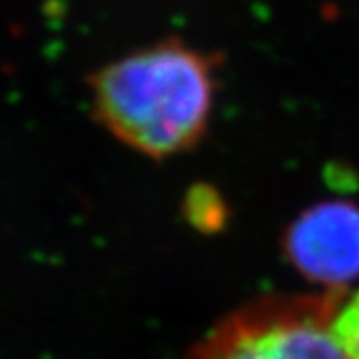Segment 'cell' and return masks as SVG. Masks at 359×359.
Wrapping results in <instances>:
<instances>
[{
	"instance_id": "3957f363",
	"label": "cell",
	"mask_w": 359,
	"mask_h": 359,
	"mask_svg": "<svg viewBox=\"0 0 359 359\" xmlns=\"http://www.w3.org/2000/svg\"><path fill=\"white\" fill-rule=\"evenodd\" d=\"M282 250L309 282L346 294L359 280V205L349 200L309 205L285 228Z\"/></svg>"
},
{
	"instance_id": "277c9868",
	"label": "cell",
	"mask_w": 359,
	"mask_h": 359,
	"mask_svg": "<svg viewBox=\"0 0 359 359\" xmlns=\"http://www.w3.org/2000/svg\"><path fill=\"white\" fill-rule=\"evenodd\" d=\"M184 218L196 230L214 233L224 228L228 219V205L216 188L208 184H198L186 192Z\"/></svg>"
},
{
	"instance_id": "7a4b0ae2",
	"label": "cell",
	"mask_w": 359,
	"mask_h": 359,
	"mask_svg": "<svg viewBox=\"0 0 359 359\" xmlns=\"http://www.w3.org/2000/svg\"><path fill=\"white\" fill-rule=\"evenodd\" d=\"M346 294L266 295L233 309L186 359H351L334 332Z\"/></svg>"
},
{
	"instance_id": "5b68a950",
	"label": "cell",
	"mask_w": 359,
	"mask_h": 359,
	"mask_svg": "<svg viewBox=\"0 0 359 359\" xmlns=\"http://www.w3.org/2000/svg\"><path fill=\"white\" fill-rule=\"evenodd\" d=\"M334 332L347 355L359 359V292L346 295L335 311Z\"/></svg>"
},
{
	"instance_id": "6da1fadb",
	"label": "cell",
	"mask_w": 359,
	"mask_h": 359,
	"mask_svg": "<svg viewBox=\"0 0 359 359\" xmlns=\"http://www.w3.org/2000/svg\"><path fill=\"white\" fill-rule=\"evenodd\" d=\"M219 65L218 54L178 39L130 52L90 78L94 114L140 154L188 152L210 126Z\"/></svg>"
}]
</instances>
